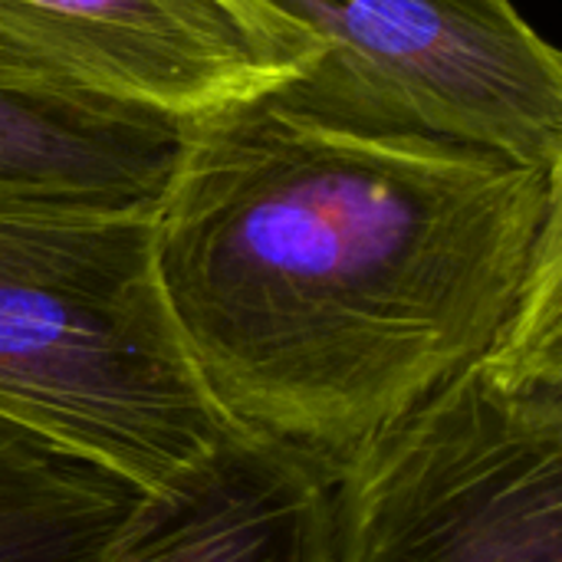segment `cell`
Returning <instances> with one entry per match:
<instances>
[{
  "label": "cell",
  "mask_w": 562,
  "mask_h": 562,
  "mask_svg": "<svg viewBox=\"0 0 562 562\" xmlns=\"http://www.w3.org/2000/svg\"><path fill=\"white\" fill-rule=\"evenodd\" d=\"M316 56L273 92L366 132L562 161V59L514 0H267Z\"/></svg>",
  "instance_id": "obj_4"
},
{
  "label": "cell",
  "mask_w": 562,
  "mask_h": 562,
  "mask_svg": "<svg viewBox=\"0 0 562 562\" xmlns=\"http://www.w3.org/2000/svg\"><path fill=\"white\" fill-rule=\"evenodd\" d=\"M0 418L142 491L237 428L171 316L155 211L0 198Z\"/></svg>",
  "instance_id": "obj_2"
},
{
  "label": "cell",
  "mask_w": 562,
  "mask_h": 562,
  "mask_svg": "<svg viewBox=\"0 0 562 562\" xmlns=\"http://www.w3.org/2000/svg\"><path fill=\"white\" fill-rule=\"evenodd\" d=\"M333 471V562H562V240L471 366Z\"/></svg>",
  "instance_id": "obj_3"
},
{
  "label": "cell",
  "mask_w": 562,
  "mask_h": 562,
  "mask_svg": "<svg viewBox=\"0 0 562 562\" xmlns=\"http://www.w3.org/2000/svg\"><path fill=\"white\" fill-rule=\"evenodd\" d=\"M184 122L63 89L0 53V198L155 211Z\"/></svg>",
  "instance_id": "obj_7"
},
{
  "label": "cell",
  "mask_w": 562,
  "mask_h": 562,
  "mask_svg": "<svg viewBox=\"0 0 562 562\" xmlns=\"http://www.w3.org/2000/svg\"><path fill=\"white\" fill-rule=\"evenodd\" d=\"M145 494L109 464L0 418V562H99Z\"/></svg>",
  "instance_id": "obj_8"
},
{
  "label": "cell",
  "mask_w": 562,
  "mask_h": 562,
  "mask_svg": "<svg viewBox=\"0 0 562 562\" xmlns=\"http://www.w3.org/2000/svg\"><path fill=\"white\" fill-rule=\"evenodd\" d=\"M562 240V161L366 132L273 89L188 119L158 277L224 415L336 468L510 319Z\"/></svg>",
  "instance_id": "obj_1"
},
{
  "label": "cell",
  "mask_w": 562,
  "mask_h": 562,
  "mask_svg": "<svg viewBox=\"0 0 562 562\" xmlns=\"http://www.w3.org/2000/svg\"><path fill=\"white\" fill-rule=\"evenodd\" d=\"M99 562H333V471L237 425L148 491Z\"/></svg>",
  "instance_id": "obj_6"
},
{
  "label": "cell",
  "mask_w": 562,
  "mask_h": 562,
  "mask_svg": "<svg viewBox=\"0 0 562 562\" xmlns=\"http://www.w3.org/2000/svg\"><path fill=\"white\" fill-rule=\"evenodd\" d=\"M0 53L63 89L188 122L283 86L316 40L267 0H0Z\"/></svg>",
  "instance_id": "obj_5"
}]
</instances>
